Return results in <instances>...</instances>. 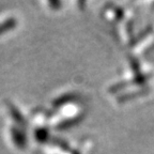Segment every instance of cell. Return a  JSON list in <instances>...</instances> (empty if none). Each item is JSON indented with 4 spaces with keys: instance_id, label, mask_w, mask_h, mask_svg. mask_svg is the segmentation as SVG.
<instances>
[{
    "instance_id": "cell-1",
    "label": "cell",
    "mask_w": 154,
    "mask_h": 154,
    "mask_svg": "<svg viewBox=\"0 0 154 154\" xmlns=\"http://www.w3.org/2000/svg\"><path fill=\"white\" fill-rule=\"evenodd\" d=\"M14 25H15L14 19H9V20L5 22L3 24L0 25V33H1V32H3V31H7L8 29L14 27Z\"/></svg>"
}]
</instances>
